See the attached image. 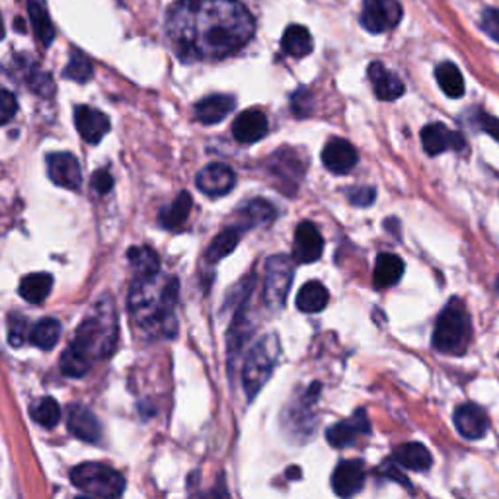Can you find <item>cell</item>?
<instances>
[{
	"mask_svg": "<svg viewBox=\"0 0 499 499\" xmlns=\"http://www.w3.org/2000/svg\"><path fill=\"white\" fill-rule=\"evenodd\" d=\"M395 460L408 470H416V472H424L431 468L434 458H431L429 450L421 443H404L395 450Z\"/></svg>",
	"mask_w": 499,
	"mask_h": 499,
	"instance_id": "d4e9b609",
	"label": "cell"
},
{
	"mask_svg": "<svg viewBox=\"0 0 499 499\" xmlns=\"http://www.w3.org/2000/svg\"><path fill=\"white\" fill-rule=\"evenodd\" d=\"M30 88L37 92L40 96H51L53 94V81L50 74H43L40 71H35L30 79Z\"/></svg>",
	"mask_w": 499,
	"mask_h": 499,
	"instance_id": "ab89813d",
	"label": "cell"
},
{
	"mask_svg": "<svg viewBox=\"0 0 499 499\" xmlns=\"http://www.w3.org/2000/svg\"><path fill=\"white\" fill-rule=\"evenodd\" d=\"M365 484V470L359 460H343L334 470L332 487L342 499L357 495Z\"/></svg>",
	"mask_w": 499,
	"mask_h": 499,
	"instance_id": "5bb4252c",
	"label": "cell"
},
{
	"mask_svg": "<svg viewBox=\"0 0 499 499\" xmlns=\"http://www.w3.org/2000/svg\"><path fill=\"white\" fill-rule=\"evenodd\" d=\"M291 108L293 113L299 115V118H306L312 110V96L306 88H299L291 96Z\"/></svg>",
	"mask_w": 499,
	"mask_h": 499,
	"instance_id": "8d00e7d4",
	"label": "cell"
},
{
	"mask_svg": "<svg viewBox=\"0 0 499 499\" xmlns=\"http://www.w3.org/2000/svg\"><path fill=\"white\" fill-rule=\"evenodd\" d=\"M267 129L270 125H267L265 113L260 110H246L233 123L234 139L244 145H252V142L264 139Z\"/></svg>",
	"mask_w": 499,
	"mask_h": 499,
	"instance_id": "2e32d148",
	"label": "cell"
},
{
	"mask_svg": "<svg viewBox=\"0 0 499 499\" xmlns=\"http://www.w3.org/2000/svg\"><path fill=\"white\" fill-rule=\"evenodd\" d=\"M236 100L233 96L226 94H215V96H207L201 102H197L196 105V118L205 123V125H213L223 121L226 115L234 110Z\"/></svg>",
	"mask_w": 499,
	"mask_h": 499,
	"instance_id": "44dd1931",
	"label": "cell"
},
{
	"mask_svg": "<svg viewBox=\"0 0 499 499\" xmlns=\"http://www.w3.org/2000/svg\"><path fill=\"white\" fill-rule=\"evenodd\" d=\"M196 184L199 191H203L209 197L226 196L236 184V176L233 168L226 165H209L199 172L196 178Z\"/></svg>",
	"mask_w": 499,
	"mask_h": 499,
	"instance_id": "4fadbf2b",
	"label": "cell"
},
{
	"mask_svg": "<svg viewBox=\"0 0 499 499\" xmlns=\"http://www.w3.org/2000/svg\"><path fill=\"white\" fill-rule=\"evenodd\" d=\"M158 275L133 281L129 309L139 328L172 335L176 332L174 309L178 303V281L174 277L160 281Z\"/></svg>",
	"mask_w": 499,
	"mask_h": 499,
	"instance_id": "3957f363",
	"label": "cell"
},
{
	"mask_svg": "<svg viewBox=\"0 0 499 499\" xmlns=\"http://www.w3.org/2000/svg\"><path fill=\"white\" fill-rule=\"evenodd\" d=\"M71 480L84 494L98 499H118L125 489V480L118 470L100 463H84L74 466Z\"/></svg>",
	"mask_w": 499,
	"mask_h": 499,
	"instance_id": "8992f818",
	"label": "cell"
},
{
	"mask_svg": "<svg viewBox=\"0 0 499 499\" xmlns=\"http://www.w3.org/2000/svg\"><path fill=\"white\" fill-rule=\"evenodd\" d=\"M478 123H480V127L487 133V135H492L495 141H499V119L497 118H492V115L480 111Z\"/></svg>",
	"mask_w": 499,
	"mask_h": 499,
	"instance_id": "7bdbcfd3",
	"label": "cell"
},
{
	"mask_svg": "<svg viewBox=\"0 0 499 499\" xmlns=\"http://www.w3.org/2000/svg\"><path fill=\"white\" fill-rule=\"evenodd\" d=\"M26 3L35 37L43 47H50L55 40V26L51 22L50 11H47V3L45 0H26Z\"/></svg>",
	"mask_w": 499,
	"mask_h": 499,
	"instance_id": "7402d4cb",
	"label": "cell"
},
{
	"mask_svg": "<svg viewBox=\"0 0 499 499\" xmlns=\"http://www.w3.org/2000/svg\"><path fill=\"white\" fill-rule=\"evenodd\" d=\"M435 79L449 98H463L464 96V79L457 65L453 63H441L435 71Z\"/></svg>",
	"mask_w": 499,
	"mask_h": 499,
	"instance_id": "4dcf8cb0",
	"label": "cell"
},
{
	"mask_svg": "<svg viewBox=\"0 0 499 499\" xmlns=\"http://www.w3.org/2000/svg\"><path fill=\"white\" fill-rule=\"evenodd\" d=\"M66 426H69V431L74 437L88 441V443H94L102 435L100 421L84 406H71L69 416H66Z\"/></svg>",
	"mask_w": 499,
	"mask_h": 499,
	"instance_id": "ffe728a7",
	"label": "cell"
},
{
	"mask_svg": "<svg viewBox=\"0 0 499 499\" xmlns=\"http://www.w3.org/2000/svg\"><path fill=\"white\" fill-rule=\"evenodd\" d=\"M421 145L429 157H437L447 150H463L466 142L460 133L450 131L447 125L431 123L421 131Z\"/></svg>",
	"mask_w": 499,
	"mask_h": 499,
	"instance_id": "30bf717a",
	"label": "cell"
},
{
	"mask_svg": "<svg viewBox=\"0 0 499 499\" xmlns=\"http://www.w3.org/2000/svg\"><path fill=\"white\" fill-rule=\"evenodd\" d=\"M92 188L98 191L100 196L110 194L111 188H113V178L108 170H98L96 174L92 176Z\"/></svg>",
	"mask_w": 499,
	"mask_h": 499,
	"instance_id": "b9f144b4",
	"label": "cell"
},
{
	"mask_svg": "<svg viewBox=\"0 0 499 499\" xmlns=\"http://www.w3.org/2000/svg\"><path fill=\"white\" fill-rule=\"evenodd\" d=\"M322 162L332 174H348L357 165V150L345 139H332L322 150Z\"/></svg>",
	"mask_w": 499,
	"mask_h": 499,
	"instance_id": "9a60e30c",
	"label": "cell"
},
{
	"mask_svg": "<svg viewBox=\"0 0 499 499\" xmlns=\"http://www.w3.org/2000/svg\"><path fill=\"white\" fill-rule=\"evenodd\" d=\"M280 338H277L275 334L265 335V338H262L250 349L242 367V387L250 400H252L257 392L264 388L265 382L270 380L277 357H280Z\"/></svg>",
	"mask_w": 499,
	"mask_h": 499,
	"instance_id": "5b68a950",
	"label": "cell"
},
{
	"mask_svg": "<svg viewBox=\"0 0 499 499\" xmlns=\"http://www.w3.org/2000/svg\"><path fill=\"white\" fill-rule=\"evenodd\" d=\"M201 499H228V494L225 492L223 487H217V489H213V492L205 494Z\"/></svg>",
	"mask_w": 499,
	"mask_h": 499,
	"instance_id": "f6af8a7d",
	"label": "cell"
},
{
	"mask_svg": "<svg viewBox=\"0 0 499 499\" xmlns=\"http://www.w3.org/2000/svg\"><path fill=\"white\" fill-rule=\"evenodd\" d=\"M324 252V240L312 223H301L296 226L295 244H293V257L299 264H314L320 260Z\"/></svg>",
	"mask_w": 499,
	"mask_h": 499,
	"instance_id": "7c38bea8",
	"label": "cell"
},
{
	"mask_svg": "<svg viewBox=\"0 0 499 499\" xmlns=\"http://www.w3.org/2000/svg\"><path fill=\"white\" fill-rule=\"evenodd\" d=\"M369 431H371L369 418L365 416L363 410H357L353 418L342 421V424H335L326 431V437H328V443L332 447L340 449L353 443V441L357 439V435H367Z\"/></svg>",
	"mask_w": 499,
	"mask_h": 499,
	"instance_id": "e0dca14e",
	"label": "cell"
},
{
	"mask_svg": "<svg viewBox=\"0 0 499 499\" xmlns=\"http://www.w3.org/2000/svg\"><path fill=\"white\" fill-rule=\"evenodd\" d=\"M482 30L499 43V11L497 8H486L482 14V20H480Z\"/></svg>",
	"mask_w": 499,
	"mask_h": 499,
	"instance_id": "f35d334b",
	"label": "cell"
},
{
	"mask_svg": "<svg viewBox=\"0 0 499 499\" xmlns=\"http://www.w3.org/2000/svg\"><path fill=\"white\" fill-rule=\"evenodd\" d=\"M330 301L328 289L319 281H309L296 295V306L301 312L306 314H316L326 309V304Z\"/></svg>",
	"mask_w": 499,
	"mask_h": 499,
	"instance_id": "4316f807",
	"label": "cell"
},
{
	"mask_svg": "<svg viewBox=\"0 0 499 499\" xmlns=\"http://www.w3.org/2000/svg\"><path fill=\"white\" fill-rule=\"evenodd\" d=\"M191 207H194V201L188 191H181L176 197V201L172 205L162 209L160 213V225L168 230H178L186 225V220L191 213Z\"/></svg>",
	"mask_w": 499,
	"mask_h": 499,
	"instance_id": "f1b7e54d",
	"label": "cell"
},
{
	"mask_svg": "<svg viewBox=\"0 0 499 499\" xmlns=\"http://www.w3.org/2000/svg\"><path fill=\"white\" fill-rule=\"evenodd\" d=\"M240 240V233L236 228H226L220 233L219 236H215L213 242H211L209 250H207V260L211 264H217L226 257L228 254H233Z\"/></svg>",
	"mask_w": 499,
	"mask_h": 499,
	"instance_id": "d6a6232c",
	"label": "cell"
},
{
	"mask_svg": "<svg viewBox=\"0 0 499 499\" xmlns=\"http://www.w3.org/2000/svg\"><path fill=\"white\" fill-rule=\"evenodd\" d=\"M281 47H283V51L287 55L301 59V57L311 55V51L314 50V42H312L311 32L306 30L304 26L293 24V26H289L285 30L283 40H281Z\"/></svg>",
	"mask_w": 499,
	"mask_h": 499,
	"instance_id": "484cf974",
	"label": "cell"
},
{
	"mask_svg": "<svg viewBox=\"0 0 499 499\" xmlns=\"http://www.w3.org/2000/svg\"><path fill=\"white\" fill-rule=\"evenodd\" d=\"M79 499H90V497H79Z\"/></svg>",
	"mask_w": 499,
	"mask_h": 499,
	"instance_id": "7dc6e473",
	"label": "cell"
},
{
	"mask_svg": "<svg viewBox=\"0 0 499 499\" xmlns=\"http://www.w3.org/2000/svg\"><path fill=\"white\" fill-rule=\"evenodd\" d=\"M470 319L463 301L453 299L439 314L434 330V348L441 353L463 355L470 343Z\"/></svg>",
	"mask_w": 499,
	"mask_h": 499,
	"instance_id": "277c9868",
	"label": "cell"
},
{
	"mask_svg": "<svg viewBox=\"0 0 499 499\" xmlns=\"http://www.w3.org/2000/svg\"><path fill=\"white\" fill-rule=\"evenodd\" d=\"M293 262L287 256H273L265 265L264 281V301L272 311H280L285 306L293 283Z\"/></svg>",
	"mask_w": 499,
	"mask_h": 499,
	"instance_id": "52a82bcc",
	"label": "cell"
},
{
	"mask_svg": "<svg viewBox=\"0 0 499 499\" xmlns=\"http://www.w3.org/2000/svg\"><path fill=\"white\" fill-rule=\"evenodd\" d=\"M238 219L240 220L236 225V230L240 233V228H254V226H264L273 223L275 209L264 199H254L238 211Z\"/></svg>",
	"mask_w": 499,
	"mask_h": 499,
	"instance_id": "603a6c76",
	"label": "cell"
},
{
	"mask_svg": "<svg viewBox=\"0 0 499 499\" xmlns=\"http://www.w3.org/2000/svg\"><path fill=\"white\" fill-rule=\"evenodd\" d=\"M30 414L40 426L55 427L61 421V406L53 398H42L32 406Z\"/></svg>",
	"mask_w": 499,
	"mask_h": 499,
	"instance_id": "836d02e7",
	"label": "cell"
},
{
	"mask_svg": "<svg viewBox=\"0 0 499 499\" xmlns=\"http://www.w3.org/2000/svg\"><path fill=\"white\" fill-rule=\"evenodd\" d=\"M47 172H50L53 184L71 191L81 189V162L74 155H71V152H53V155L47 157Z\"/></svg>",
	"mask_w": 499,
	"mask_h": 499,
	"instance_id": "9c48e42d",
	"label": "cell"
},
{
	"mask_svg": "<svg viewBox=\"0 0 499 499\" xmlns=\"http://www.w3.org/2000/svg\"><path fill=\"white\" fill-rule=\"evenodd\" d=\"M51 287H53V277L50 273H32L22 280L20 295L24 301L32 304H40L50 296Z\"/></svg>",
	"mask_w": 499,
	"mask_h": 499,
	"instance_id": "f546056e",
	"label": "cell"
},
{
	"mask_svg": "<svg viewBox=\"0 0 499 499\" xmlns=\"http://www.w3.org/2000/svg\"><path fill=\"white\" fill-rule=\"evenodd\" d=\"M115 340H118V312L113 301L105 296L92 306L63 353V372L66 377H84L94 361L108 357L113 351Z\"/></svg>",
	"mask_w": 499,
	"mask_h": 499,
	"instance_id": "7a4b0ae2",
	"label": "cell"
},
{
	"mask_svg": "<svg viewBox=\"0 0 499 499\" xmlns=\"http://www.w3.org/2000/svg\"><path fill=\"white\" fill-rule=\"evenodd\" d=\"M74 125L79 129L81 137L86 142H90V145H98L111 127L108 115L102 113L100 110L90 108V105H79L74 110Z\"/></svg>",
	"mask_w": 499,
	"mask_h": 499,
	"instance_id": "8fae6325",
	"label": "cell"
},
{
	"mask_svg": "<svg viewBox=\"0 0 499 499\" xmlns=\"http://www.w3.org/2000/svg\"><path fill=\"white\" fill-rule=\"evenodd\" d=\"M26 328H27L26 319H22V316H12V319H11V330H8V334H11V343L14 345V348H18V345L24 343Z\"/></svg>",
	"mask_w": 499,
	"mask_h": 499,
	"instance_id": "60d3db41",
	"label": "cell"
},
{
	"mask_svg": "<svg viewBox=\"0 0 499 499\" xmlns=\"http://www.w3.org/2000/svg\"><path fill=\"white\" fill-rule=\"evenodd\" d=\"M256 22L238 0H180L170 8L166 34L184 59H223L252 40Z\"/></svg>",
	"mask_w": 499,
	"mask_h": 499,
	"instance_id": "6da1fadb",
	"label": "cell"
},
{
	"mask_svg": "<svg viewBox=\"0 0 499 499\" xmlns=\"http://www.w3.org/2000/svg\"><path fill=\"white\" fill-rule=\"evenodd\" d=\"M455 427L466 439H482L487 434V416L474 404H463L455 410Z\"/></svg>",
	"mask_w": 499,
	"mask_h": 499,
	"instance_id": "ac0fdd59",
	"label": "cell"
},
{
	"mask_svg": "<svg viewBox=\"0 0 499 499\" xmlns=\"http://www.w3.org/2000/svg\"><path fill=\"white\" fill-rule=\"evenodd\" d=\"M369 79L379 100L395 102L404 94V82H402L395 73H390L382 63H371Z\"/></svg>",
	"mask_w": 499,
	"mask_h": 499,
	"instance_id": "d6986e66",
	"label": "cell"
},
{
	"mask_svg": "<svg viewBox=\"0 0 499 499\" xmlns=\"http://www.w3.org/2000/svg\"><path fill=\"white\" fill-rule=\"evenodd\" d=\"M18 111V104L12 92H8L6 88L0 86V125H6L11 121Z\"/></svg>",
	"mask_w": 499,
	"mask_h": 499,
	"instance_id": "d590c367",
	"label": "cell"
},
{
	"mask_svg": "<svg viewBox=\"0 0 499 499\" xmlns=\"http://www.w3.org/2000/svg\"><path fill=\"white\" fill-rule=\"evenodd\" d=\"M402 20V6L396 0H363L361 24L371 34L395 30Z\"/></svg>",
	"mask_w": 499,
	"mask_h": 499,
	"instance_id": "ba28073f",
	"label": "cell"
},
{
	"mask_svg": "<svg viewBox=\"0 0 499 499\" xmlns=\"http://www.w3.org/2000/svg\"><path fill=\"white\" fill-rule=\"evenodd\" d=\"M402 273H404V262L396 254H379L377 264H374V287L385 289V287H392L400 281Z\"/></svg>",
	"mask_w": 499,
	"mask_h": 499,
	"instance_id": "cb8c5ba5",
	"label": "cell"
},
{
	"mask_svg": "<svg viewBox=\"0 0 499 499\" xmlns=\"http://www.w3.org/2000/svg\"><path fill=\"white\" fill-rule=\"evenodd\" d=\"M380 472H385V474H388L390 478H395V480H400V482H402V484L408 486V478H406L404 474H402V472H398L396 466H395V464H392V463H390V460H388V463H385V466H380Z\"/></svg>",
	"mask_w": 499,
	"mask_h": 499,
	"instance_id": "ee69618b",
	"label": "cell"
},
{
	"mask_svg": "<svg viewBox=\"0 0 499 499\" xmlns=\"http://www.w3.org/2000/svg\"><path fill=\"white\" fill-rule=\"evenodd\" d=\"M374 199H377V191L371 186L353 188L349 191V203L355 207H369L374 203Z\"/></svg>",
	"mask_w": 499,
	"mask_h": 499,
	"instance_id": "74e56055",
	"label": "cell"
},
{
	"mask_svg": "<svg viewBox=\"0 0 499 499\" xmlns=\"http://www.w3.org/2000/svg\"><path fill=\"white\" fill-rule=\"evenodd\" d=\"M0 40H4V24H3V16H0Z\"/></svg>",
	"mask_w": 499,
	"mask_h": 499,
	"instance_id": "bcb514c9",
	"label": "cell"
},
{
	"mask_svg": "<svg viewBox=\"0 0 499 499\" xmlns=\"http://www.w3.org/2000/svg\"><path fill=\"white\" fill-rule=\"evenodd\" d=\"M127 257L133 265V270H135V280H149V277H155L160 273V260L155 250H150L147 246L131 248Z\"/></svg>",
	"mask_w": 499,
	"mask_h": 499,
	"instance_id": "83f0119b",
	"label": "cell"
},
{
	"mask_svg": "<svg viewBox=\"0 0 499 499\" xmlns=\"http://www.w3.org/2000/svg\"><path fill=\"white\" fill-rule=\"evenodd\" d=\"M59 338H61V324L55 319L40 320L30 332L32 343L40 349H53Z\"/></svg>",
	"mask_w": 499,
	"mask_h": 499,
	"instance_id": "1f68e13d",
	"label": "cell"
},
{
	"mask_svg": "<svg viewBox=\"0 0 499 499\" xmlns=\"http://www.w3.org/2000/svg\"><path fill=\"white\" fill-rule=\"evenodd\" d=\"M94 74L92 63L82 55H73L71 63L65 69V79L74 81V82H88Z\"/></svg>",
	"mask_w": 499,
	"mask_h": 499,
	"instance_id": "e575fe53",
	"label": "cell"
}]
</instances>
